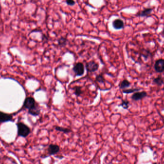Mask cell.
Returning a JSON list of instances; mask_svg holds the SVG:
<instances>
[{"instance_id":"cell-1","label":"cell","mask_w":164,"mask_h":164,"mask_svg":"<svg viewBox=\"0 0 164 164\" xmlns=\"http://www.w3.org/2000/svg\"><path fill=\"white\" fill-rule=\"evenodd\" d=\"M17 134L22 137L25 138L30 133V129L29 127L22 122H18L17 124Z\"/></svg>"},{"instance_id":"cell-2","label":"cell","mask_w":164,"mask_h":164,"mask_svg":"<svg viewBox=\"0 0 164 164\" xmlns=\"http://www.w3.org/2000/svg\"><path fill=\"white\" fill-rule=\"evenodd\" d=\"M76 76H82L85 73V66L82 63H77L72 68Z\"/></svg>"},{"instance_id":"cell-3","label":"cell","mask_w":164,"mask_h":164,"mask_svg":"<svg viewBox=\"0 0 164 164\" xmlns=\"http://www.w3.org/2000/svg\"><path fill=\"white\" fill-rule=\"evenodd\" d=\"M36 104V102L34 98L32 97H28L24 101L23 107L24 108L29 110L31 108H33Z\"/></svg>"},{"instance_id":"cell-4","label":"cell","mask_w":164,"mask_h":164,"mask_svg":"<svg viewBox=\"0 0 164 164\" xmlns=\"http://www.w3.org/2000/svg\"><path fill=\"white\" fill-rule=\"evenodd\" d=\"M86 69L89 72H94L97 71L99 68V65L95 61H91L90 62H88L86 63Z\"/></svg>"},{"instance_id":"cell-5","label":"cell","mask_w":164,"mask_h":164,"mask_svg":"<svg viewBox=\"0 0 164 164\" xmlns=\"http://www.w3.org/2000/svg\"><path fill=\"white\" fill-rule=\"evenodd\" d=\"M154 69L157 73H162L164 71V60L160 59L156 61Z\"/></svg>"},{"instance_id":"cell-6","label":"cell","mask_w":164,"mask_h":164,"mask_svg":"<svg viewBox=\"0 0 164 164\" xmlns=\"http://www.w3.org/2000/svg\"><path fill=\"white\" fill-rule=\"evenodd\" d=\"M47 150L49 156H54L60 152V146L58 145L50 144L48 146Z\"/></svg>"},{"instance_id":"cell-7","label":"cell","mask_w":164,"mask_h":164,"mask_svg":"<svg viewBox=\"0 0 164 164\" xmlns=\"http://www.w3.org/2000/svg\"><path fill=\"white\" fill-rule=\"evenodd\" d=\"M13 115L0 111V122H9L13 121Z\"/></svg>"},{"instance_id":"cell-8","label":"cell","mask_w":164,"mask_h":164,"mask_svg":"<svg viewBox=\"0 0 164 164\" xmlns=\"http://www.w3.org/2000/svg\"><path fill=\"white\" fill-rule=\"evenodd\" d=\"M147 95L146 91H143L142 92H136L132 96V99L135 101H139L143 99Z\"/></svg>"},{"instance_id":"cell-9","label":"cell","mask_w":164,"mask_h":164,"mask_svg":"<svg viewBox=\"0 0 164 164\" xmlns=\"http://www.w3.org/2000/svg\"><path fill=\"white\" fill-rule=\"evenodd\" d=\"M41 108L39 107V105L37 103L33 107L31 108L30 109L28 110V114L32 115L33 116H39L41 113Z\"/></svg>"},{"instance_id":"cell-10","label":"cell","mask_w":164,"mask_h":164,"mask_svg":"<svg viewBox=\"0 0 164 164\" xmlns=\"http://www.w3.org/2000/svg\"><path fill=\"white\" fill-rule=\"evenodd\" d=\"M112 26L113 28L116 30H121L123 28L124 24L123 20L121 19H116L113 21Z\"/></svg>"},{"instance_id":"cell-11","label":"cell","mask_w":164,"mask_h":164,"mask_svg":"<svg viewBox=\"0 0 164 164\" xmlns=\"http://www.w3.org/2000/svg\"><path fill=\"white\" fill-rule=\"evenodd\" d=\"M153 9L152 8H145L143 9V11L141 12L140 13H139V16L140 17H149L151 14L152 12L153 11Z\"/></svg>"},{"instance_id":"cell-12","label":"cell","mask_w":164,"mask_h":164,"mask_svg":"<svg viewBox=\"0 0 164 164\" xmlns=\"http://www.w3.org/2000/svg\"><path fill=\"white\" fill-rule=\"evenodd\" d=\"M55 129L56 131L61 132H63V133H65V134L70 133L72 131L71 129H68V128H64V127L58 126H56L55 127Z\"/></svg>"},{"instance_id":"cell-13","label":"cell","mask_w":164,"mask_h":164,"mask_svg":"<svg viewBox=\"0 0 164 164\" xmlns=\"http://www.w3.org/2000/svg\"><path fill=\"white\" fill-rule=\"evenodd\" d=\"M153 83L158 86H161L164 84V80L161 76H159L158 77L154 78L153 80Z\"/></svg>"},{"instance_id":"cell-14","label":"cell","mask_w":164,"mask_h":164,"mask_svg":"<svg viewBox=\"0 0 164 164\" xmlns=\"http://www.w3.org/2000/svg\"><path fill=\"white\" fill-rule=\"evenodd\" d=\"M130 85H131V83L128 80H124L120 83L119 87L121 89H123V90H125V89L129 87Z\"/></svg>"},{"instance_id":"cell-15","label":"cell","mask_w":164,"mask_h":164,"mask_svg":"<svg viewBox=\"0 0 164 164\" xmlns=\"http://www.w3.org/2000/svg\"><path fill=\"white\" fill-rule=\"evenodd\" d=\"M72 89L74 90V93L75 95H76L77 96H80L81 95V94L83 93V91H82V87H80V86H75V87H74Z\"/></svg>"},{"instance_id":"cell-16","label":"cell","mask_w":164,"mask_h":164,"mask_svg":"<svg viewBox=\"0 0 164 164\" xmlns=\"http://www.w3.org/2000/svg\"><path fill=\"white\" fill-rule=\"evenodd\" d=\"M130 102L129 101H127V100H123L122 102H121V104L119 105V107H122L124 109H128V108L129 107Z\"/></svg>"},{"instance_id":"cell-17","label":"cell","mask_w":164,"mask_h":164,"mask_svg":"<svg viewBox=\"0 0 164 164\" xmlns=\"http://www.w3.org/2000/svg\"><path fill=\"white\" fill-rule=\"evenodd\" d=\"M140 90V89H125L123 91V93H126V94H130L132 93H135L136 91H139Z\"/></svg>"},{"instance_id":"cell-18","label":"cell","mask_w":164,"mask_h":164,"mask_svg":"<svg viewBox=\"0 0 164 164\" xmlns=\"http://www.w3.org/2000/svg\"><path fill=\"white\" fill-rule=\"evenodd\" d=\"M67 42V39L66 38H60L58 40V45L61 47H63L66 44Z\"/></svg>"},{"instance_id":"cell-19","label":"cell","mask_w":164,"mask_h":164,"mask_svg":"<svg viewBox=\"0 0 164 164\" xmlns=\"http://www.w3.org/2000/svg\"><path fill=\"white\" fill-rule=\"evenodd\" d=\"M96 81L100 83H102V84H104L105 83V79L102 76V75L100 74L97 75L96 77Z\"/></svg>"},{"instance_id":"cell-20","label":"cell","mask_w":164,"mask_h":164,"mask_svg":"<svg viewBox=\"0 0 164 164\" xmlns=\"http://www.w3.org/2000/svg\"><path fill=\"white\" fill-rule=\"evenodd\" d=\"M67 5L70 6H74L75 4V2L72 0H67L66 1Z\"/></svg>"},{"instance_id":"cell-21","label":"cell","mask_w":164,"mask_h":164,"mask_svg":"<svg viewBox=\"0 0 164 164\" xmlns=\"http://www.w3.org/2000/svg\"><path fill=\"white\" fill-rule=\"evenodd\" d=\"M1 4H0V13H1Z\"/></svg>"},{"instance_id":"cell-22","label":"cell","mask_w":164,"mask_h":164,"mask_svg":"<svg viewBox=\"0 0 164 164\" xmlns=\"http://www.w3.org/2000/svg\"><path fill=\"white\" fill-rule=\"evenodd\" d=\"M0 161H1V157H0Z\"/></svg>"},{"instance_id":"cell-23","label":"cell","mask_w":164,"mask_h":164,"mask_svg":"<svg viewBox=\"0 0 164 164\" xmlns=\"http://www.w3.org/2000/svg\"></svg>"}]
</instances>
